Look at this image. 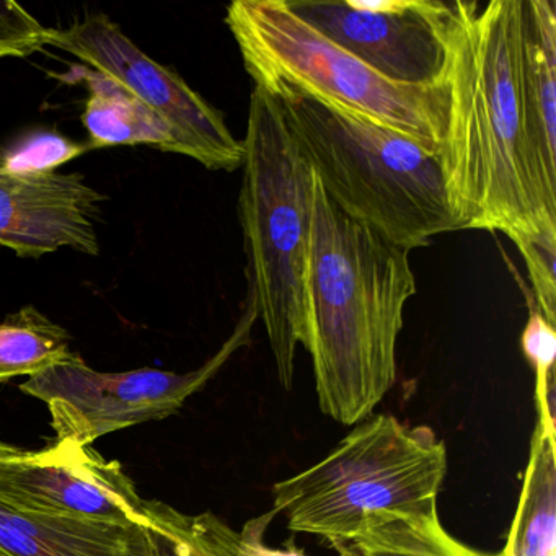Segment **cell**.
Returning a JSON list of instances; mask_svg holds the SVG:
<instances>
[{"mask_svg": "<svg viewBox=\"0 0 556 556\" xmlns=\"http://www.w3.org/2000/svg\"><path fill=\"white\" fill-rule=\"evenodd\" d=\"M527 0L447 2V126L438 157L457 230L556 239V151L526 86Z\"/></svg>", "mask_w": 556, "mask_h": 556, "instance_id": "6da1fadb", "label": "cell"}, {"mask_svg": "<svg viewBox=\"0 0 556 556\" xmlns=\"http://www.w3.org/2000/svg\"><path fill=\"white\" fill-rule=\"evenodd\" d=\"M413 250L344 213L314 175L307 344L318 406L364 421L396 380V343L416 294Z\"/></svg>", "mask_w": 556, "mask_h": 556, "instance_id": "7a4b0ae2", "label": "cell"}, {"mask_svg": "<svg viewBox=\"0 0 556 556\" xmlns=\"http://www.w3.org/2000/svg\"><path fill=\"white\" fill-rule=\"evenodd\" d=\"M239 213L247 253L245 304L268 337L279 383L291 390L307 344V273L314 170L271 93L255 86L243 139Z\"/></svg>", "mask_w": 556, "mask_h": 556, "instance_id": "3957f363", "label": "cell"}, {"mask_svg": "<svg viewBox=\"0 0 556 556\" xmlns=\"http://www.w3.org/2000/svg\"><path fill=\"white\" fill-rule=\"evenodd\" d=\"M265 90L325 193L344 213L412 250L457 230L438 152L291 87Z\"/></svg>", "mask_w": 556, "mask_h": 556, "instance_id": "277c9868", "label": "cell"}, {"mask_svg": "<svg viewBox=\"0 0 556 556\" xmlns=\"http://www.w3.org/2000/svg\"><path fill=\"white\" fill-rule=\"evenodd\" d=\"M445 473L444 441L429 426L370 416L317 464L273 484V509L291 532L351 542L392 523L439 520Z\"/></svg>", "mask_w": 556, "mask_h": 556, "instance_id": "5b68a950", "label": "cell"}, {"mask_svg": "<svg viewBox=\"0 0 556 556\" xmlns=\"http://www.w3.org/2000/svg\"><path fill=\"white\" fill-rule=\"evenodd\" d=\"M226 25L255 86L291 87L439 152L447 126L442 80L392 83L302 21L288 0H236Z\"/></svg>", "mask_w": 556, "mask_h": 556, "instance_id": "8992f818", "label": "cell"}, {"mask_svg": "<svg viewBox=\"0 0 556 556\" xmlns=\"http://www.w3.org/2000/svg\"><path fill=\"white\" fill-rule=\"evenodd\" d=\"M256 312L245 304L236 330L200 369L187 374L144 369L100 372L79 354L22 383L21 390L47 403L58 441L90 445L103 435L175 415L233 356L249 344Z\"/></svg>", "mask_w": 556, "mask_h": 556, "instance_id": "52a82bcc", "label": "cell"}, {"mask_svg": "<svg viewBox=\"0 0 556 556\" xmlns=\"http://www.w3.org/2000/svg\"><path fill=\"white\" fill-rule=\"evenodd\" d=\"M47 47L79 58L141 100L172 129L177 154L207 170L242 168L243 142L230 132L224 116L177 73L139 50L105 14L87 15L63 30L48 28Z\"/></svg>", "mask_w": 556, "mask_h": 556, "instance_id": "ba28073f", "label": "cell"}, {"mask_svg": "<svg viewBox=\"0 0 556 556\" xmlns=\"http://www.w3.org/2000/svg\"><path fill=\"white\" fill-rule=\"evenodd\" d=\"M0 503L22 513L149 527L146 500L123 465L74 442L0 455Z\"/></svg>", "mask_w": 556, "mask_h": 556, "instance_id": "9c48e42d", "label": "cell"}, {"mask_svg": "<svg viewBox=\"0 0 556 556\" xmlns=\"http://www.w3.org/2000/svg\"><path fill=\"white\" fill-rule=\"evenodd\" d=\"M288 5L328 40L392 83H441L447 2L288 0Z\"/></svg>", "mask_w": 556, "mask_h": 556, "instance_id": "30bf717a", "label": "cell"}, {"mask_svg": "<svg viewBox=\"0 0 556 556\" xmlns=\"http://www.w3.org/2000/svg\"><path fill=\"white\" fill-rule=\"evenodd\" d=\"M105 201L83 174L0 170V245L22 258H40L60 249L97 256V226Z\"/></svg>", "mask_w": 556, "mask_h": 556, "instance_id": "8fae6325", "label": "cell"}, {"mask_svg": "<svg viewBox=\"0 0 556 556\" xmlns=\"http://www.w3.org/2000/svg\"><path fill=\"white\" fill-rule=\"evenodd\" d=\"M0 552L9 556H159L148 527L22 513L2 503Z\"/></svg>", "mask_w": 556, "mask_h": 556, "instance_id": "7c38bea8", "label": "cell"}, {"mask_svg": "<svg viewBox=\"0 0 556 556\" xmlns=\"http://www.w3.org/2000/svg\"><path fill=\"white\" fill-rule=\"evenodd\" d=\"M89 90L83 123L89 132V148L151 146L177 154L172 129L125 87L97 71L83 70Z\"/></svg>", "mask_w": 556, "mask_h": 556, "instance_id": "4fadbf2b", "label": "cell"}, {"mask_svg": "<svg viewBox=\"0 0 556 556\" xmlns=\"http://www.w3.org/2000/svg\"><path fill=\"white\" fill-rule=\"evenodd\" d=\"M555 429L536 422L522 493L500 556H556Z\"/></svg>", "mask_w": 556, "mask_h": 556, "instance_id": "5bb4252c", "label": "cell"}, {"mask_svg": "<svg viewBox=\"0 0 556 556\" xmlns=\"http://www.w3.org/2000/svg\"><path fill=\"white\" fill-rule=\"evenodd\" d=\"M71 334L34 305L0 321V380L45 372L73 356Z\"/></svg>", "mask_w": 556, "mask_h": 556, "instance_id": "9a60e30c", "label": "cell"}, {"mask_svg": "<svg viewBox=\"0 0 556 556\" xmlns=\"http://www.w3.org/2000/svg\"><path fill=\"white\" fill-rule=\"evenodd\" d=\"M146 507L159 556H237L239 533L216 514L190 516L162 501Z\"/></svg>", "mask_w": 556, "mask_h": 556, "instance_id": "2e32d148", "label": "cell"}, {"mask_svg": "<svg viewBox=\"0 0 556 556\" xmlns=\"http://www.w3.org/2000/svg\"><path fill=\"white\" fill-rule=\"evenodd\" d=\"M340 556H500L470 548L448 535L441 519L425 523L399 522L351 542H330Z\"/></svg>", "mask_w": 556, "mask_h": 556, "instance_id": "e0dca14e", "label": "cell"}, {"mask_svg": "<svg viewBox=\"0 0 556 556\" xmlns=\"http://www.w3.org/2000/svg\"><path fill=\"white\" fill-rule=\"evenodd\" d=\"M87 151L89 144L71 141L60 132H28L11 146H0V170L15 175L51 174Z\"/></svg>", "mask_w": 556, "mask_h": 556, "instance_id": "ac0fdd59", "label": "cell"}, {"mask_svg": "<svg viewBox=\"0 0 556 556\" xmlns=\"http://www.w3.org/2000/svg\"><path fill=\"white\" fill-rule=\"evenodd\" d=\"M523 356L535 372L536 412H555V327L532 311L520 337Z\"/></svg>", "mask_w": 556, "mask_h": 556, "instance_id": "d6986e66", "label": "cell"}, {"mask_svg": "<svg viewBox=\"0 0 556 556\" xmlns=\"http://www.w3.org/2000/svg\"><path fill=\"white\" fill-rule=\"evenodd\" d=\"M48 28L14 0H0V58H28L47 48Z\"/></svg>", "mask_w": 556, "mask_h": 556, "instance_id": "ffe728a7", "label": "cell"}, {"mask_svg": "<svg viewBox=\"0 0 556 556\" xmlns=\"http://www.w3.org/2000/svg\"><path fill=\"white\" fill-rule=\"evenodd\" d=\"M276 516H278V510H268L262 516L250 519L242 530L237 532L239 533L237 556H305V553L294 545H288L286 548H271L266 545V532Z\"/></svg>", "mask_w": 556, "mask_h": 556, "instance_id": "44dd1931", "label": "cell"}, {"mask_svg": "<svg viewBox=\"0 0 556 556\" xmlns=\"http://www.w3.org/2000/svg\"><path fill=\"white\" fill-rule=\"evenodd\" d=\"M11 445L4 444V442H0V455L5 454V452L11 451Z\"/></svg>", "mask_w": 556, "mask_h": 556, "instance_id": "7402d4cb", "label": "cell"}, {"mask_svg": "<svg viewBox=\"0 0 556 556\" xmlns=\"http://www.w3.org/2000/svg\"><path fill=\"white\" fill-rule=\"evenodd\" d=\"M0 556H9V555H5L4 552H0Z\"/></svg>", "mask_w": 556, "mask_h": 556, "instance_id": "603a6c76", "label": "cell"}]
</instances>
